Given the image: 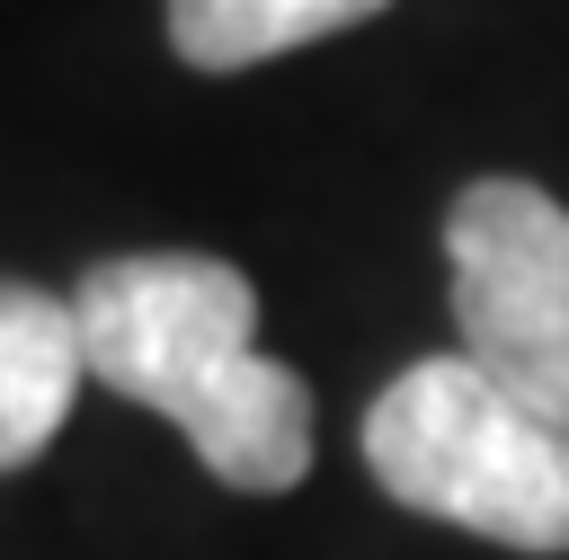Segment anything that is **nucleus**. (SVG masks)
I'll use <instances>...</instances> for the list:
<instances>
[{"label":"nucleus","mask_w":569,"mask_h":560,"mask_svg":"<svg viewBox=\"0 0 569 560\" xmlns=\"http://www.w3.org/2000/svg\"><path fill=\"white\" fill-rule=\"evenodd\" d=\"M80 364L116 400L160 409L222 489L276 498L311 471V391L258 347V284L231 258L133 249L71 293Z\"/></svg>","instance_id":"1"},{"label":"nucleus","mask_w":569,"mask_h":560,"mask_svg":"<svg viewBox=\"0 0 569 560\" xmlns=\"http://www.w3.org/2000/svg\"><path fill=\"white\" fill-rule=\"evenodd\" d=\"M80 382H89V364H80L71 302L44 293V284L0 276V471L36 462L62 436Z\"/></svg>","instance_id":"4"},{"label":"nucleus","mask_w":569,"mask_h":560,"mask_svg":"<svg viewBox=\"0 0 569 560\" xmlns=\"http://www.w3.org/2000/svg\"><path fill=\"white\" fill-rule=\"evenodd\" d=\"M365 471L409 516L507 551H569V418L533 409L462 347L391 373L365 409Z\"/></svg>","instance_id":"2"},{"label":"nucleus","mask_w":569,"mask_h":560,"mask_svg":"<svg viewBox=\"0 0 569 560\" xmlns=\"http://www.w3.org/2000/svg\"><path fill=\"white\" fill-rule=\"evenodd\" d=\"M445 267L462 356L569 418V204L533 178H471L445 213Z\"/></svg>","instance_id":"3"},{"label":"nucleus","mask_w":569,"mask_h":560,"mask_svg":"<svg viewBox=\"0 0 569 560\" xmlns=\"http://www.w3.org/2000/svg\"><path fill=\"white\" fill-rule=\"evenodd\" d=\"M373 9H391V0H169V44L196 71H249L267 53L356 27Z\"/></svg>","instance_id":"5"}]
</instances>
